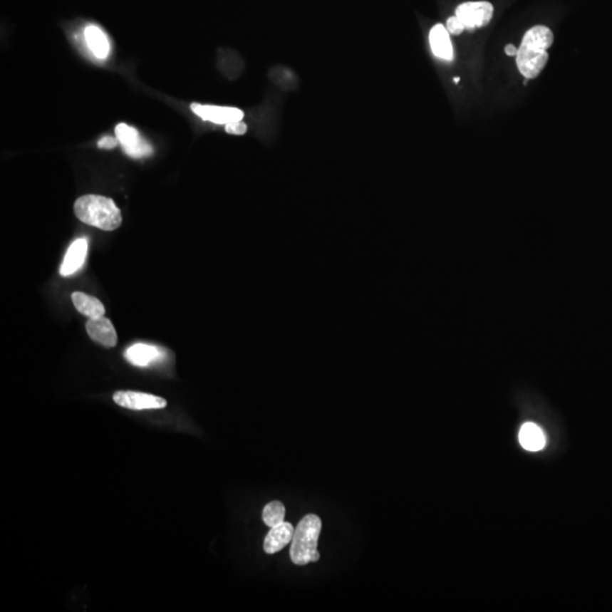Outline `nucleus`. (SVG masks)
Returning <instances> with one entry per match:
<instances>
[{
  "mask_svg": "<svg viewBox=\"0 0 612 612\" xmlns=\"http://www.w3.org/2000/svg\"><path fill=\"white\" fill-rule=\"evenodd\" d=\"M446 28L449 33L454 34V36H458V34L462 33V32L465 30V25H464L463 22H462L456 15H455V16L450 17V19H448V21H447Z\"/></svg>",
  "mask_w": 612,
  "mask_h": 612,
  "instance_id": "a211bd4d",
  "label": "nucleus"
},
{
  "mask_svg": "<svg viewBox=\"0 0 612 612\" xmlns=\"http://www.w3.org/2000/svg\"><path fill=\"white\" fill-rule=\"evenodd\" d=\"M286 508L283 502H271L264 507L262 519L266 527H274L285 522Z\"/></svg>",
  "mask_w": 612,
  "mask_h": 612,
  "instance_id": "f3484780",
  "label": "nucleus"
},
{
  "mask_svg": "<svg viewBox=\"0 0 612 612\" xmlns=\"http://www.w3.org/2000/svg\"><path fill=\"white\" fill-rule=\"evenodd\" d=\"M321 529V519L313 514L305 516L299 522L291 546V559L295 565L304 566L318 561L320 554L316 546Z\"/></svg>",
  "mask_w": 612,
  "mask_h": 612,
  "instance_id": "7ed1b4c3",
  "label": "nucleus"
},
{
  "mask_svg": "<svg viewBox=\"0 0 612 612\" xmlns=\"http://www.w3.org/2000/svg\"><path fill=\"white\" fill-rule=\"evenodd\" d=\"M454 81H455V83H458V82H460V78H455Z\"/></svg>",
  "mask_w": 612,
  "mask_h": 612,
  "instance_id": "4be33fe9",
  "label": "nucleus"
},
{
  "mask_svg": "<svg viewBox=\"0 0 612 612\" xmlns=\"http://www.w3.org/2000/svg\"><path fill=\"white\" fill-rule=\"evenodd\" d=\"M115 134L126 155L132 158H145L147 155H152V147L142 139L135 128L122 123L117 125Z\"/></svg>",
  "mask_w": 612,
  "mask_h": 612,
  "instance_id": "39448f33",
  "label": "nucleus"
},
{
  "mask_svg": "<svg viewBox=\"0 0 612 612\" xmlns=\"http://www.w3.org/2000/svg\"><path fill=\"white\" fill-rule=\"evenodd\" d=\"M191 109L203 120L214 123V124L226 125L228 123L239 122L244 117V113L241 109L233 108V107L192 103Z\"/></svg>",
  "mask_w": 612,
  "mask_h": 612,
  "instance_id": "0eeeda50",
  "label": "nucleus"
},
{
  "mask_svg": "<svg viewBox=\"0 0 612 612\" xmlns=\"http://www.w3.org/2000/svg\"><path fill=\"white\" fill-rule=\"evenodd\" d=\"M554 43V33L543 25H536L524 36L521 47L518 48L516 63L524 78H535L542 73L548 63L546 50Z\"/></svg>",
  "mask_w": 612,
  "mask_h": 612,
  "instance_id": "f257e3e1",
  "label": "nucleus"
},
{
  "mask_svg": "<svg viewBox=\"0 0 612 612\" xmlns=\"http://www.w3.org/2000/svg\"><path fill=\"white\" fill-rule=\"evenodd\" d=\"M125 358L133 365L145 368L164 360L165 352L158 346L135 343L125 352Z\"/></svg>",
  "mask_w": 612,
  "mask_h": 612,
  "instance_id": "1a4fd4ad",
  "label": "nucleus"
},
{
  "mask_svg": "<svg viewBox=\"0 0 612 612\" xmlns=\"http://www.w3.org/2000/svg\"><path fill=\"white\" fill-rule=\"evenodd\" d=\"M269 75L270 80L283 91H295L299 88V78L289 67L278 65L270 71Z\"/></svg>",
  "mask_w": 612,
  "mask_h": 612,
  "instance_id": "dca6fc26",
  "label": "nucleus"
},
{
  "mask_svg": "<svg viewBox=\"0 0 612 612\" xmlns=\"http://www.w3.org/2000/svg\"><path fill=\"white\" fill-rule=\"evenodd\" d=\"M295 529L291 523L284 522L277 527H271L264 540V551L268 554H277L283 550L294 538Z\"/></svg>",
  "mask_w": 612,
  "mask_h": 612,
  "instance_id": "9b49d317",
  "label": "nucleus"
},
{
  "mask_svg": "<svg viewBox=\"0 0 612 612\" xmlns=\"http://www.w3.org/2000/svg\"><path fill=\"white\" fill-rule=\"evenodd\" d=\"M86 45L92 53L100 59H105L109 53V41L107 36L95 25H90L84 31Z\"/></svg>",
  "mask_w": 612,
  "mask_h": 612,
  "instance_id": "2eb2a0df",
  "label": "nucleus"
},
{
  "mask_svg": "<svg viewBox=\"0 0 612 612\" xmlns=\"http://www.w3.org/2000/svg\"><path fill=\"white\" fill-rule=\"evenodd\" d=\"M85 328L92 341L108 348L116 346V330L114 324L105 316L90 318L89 321L86 322Z\"/></svg>",
  "mask_w": 612,
  "mask_h": 612,
  "instance_id": "6e6552de",
  "label": "nucleus"
},
{
  "mask_svg": "<svg viewBox=\"0 0 612 612\" xmlns=\"http://www.w3.org/2000/svg\"><path fill=\"white\" fill-rule=\"evenodd\" d=\"M430 45L435 57L443 61H452L454 58V49L449 32L442 24L435 25L430 32Z\"/></svg>",
  "mask_w": 612,
  "mask_h": 612,
  "instance_id": "f8f14e48",
  "label": "nucleus"
},
{
  "mask_svg": "<svg viewBox=\"0 0 612 612\" xmlns=\"http://www.w3.org/2000/svg\"><path fill=\"white\" fill-rule=\"evenodd\" d=\"M492 15L493 6L488 1L462 4L456 9V16L463 22L465 28H470V30L488 25L492 19Z\"/></svg>",
  "mask_w": 612,
  "mask_h": 612,
  "instance_id": "20e7f679",
  "label": "nucleus"
},
{
  "mask_svg": "<svg viewBox=\"0 0 612 612\" xmlns=\"http://www.w3.org/2000/svg\"><path fill=\"white\" fill-rule=\"evenodd\" d=\"M224 130L227 132L228 134H233V135H244L247 133V126L245 123L242 122H233L228 123L224 126Z\"/></svg>",
  "mask_w": 612,
  "mask_h": 612,
  "instance_id": "6ab92c4d",
  "label": "nucleus"
},
{
  "mask_svg": "<svg viewBox=\"0 0 612 612\" xmlns=\"http://www.w3.org/2000/svg\"><path fill=\"white\" fill-rule=\"evenodd\" d=\"M72 301L75 308L88 318H93L105 316V306L97 297L90 296L81 291H75L72 294Z\"/></svg>",
  "mask_w": 612,
  "mask_h": 612,
  "instance_id": "ddd939ff",
  "label": "nucleus"
},
{
  "mask_svg": "<svg viewBox=\"0 0 612 612\" xmlns=\"http://www.w3.org/2000/svg\"><path fill=\"white\" fill-rule=\"evenodd\" d=\"M113 398L117 405L128 410H161L167 406L166 399L138 391H117Z\"/></svg>",
  "mask_w": 612,
  "mask_h": 612,
  "instance_id": "423d86ee",
  "label": "nucleus"
},
{
  "mask_svg": "<svg viewBox=\"0 0 612 612\" xmlns=\"http://www.w3.org/2000/svg\"><path fill=\"white\" fill-rule=\"evenodd\" d=\"M504 53H506V55L510 56V57H515V56H517L518 49L514 45H508L504 48Z\"/></svg>",
  "mask_w": 612,
  "mask_h": 612,
  "instance_id": "412c9836",
  "label": "nucleus"
},
{
  "mask_svg": "<svg viewBox=\"0 0 612 612\" xmlns=\"http://www.w3.org/2000/svg\"><path fill=\"white\" fill-rule=\"evenodd\" d=\"M118 142L120 141L117 139H114V138L105 136V138H103V139L98 142V147H99L100 149H113V147H117Z\"/></svg>",
  "mask_w": 612,
  "mask_h": 612,
  "instance_id": "aec40b11",
  "label": "nucleus"
},
{
  "mask_svg": "<svg viewBox=\"0 0 612 612\" xmlns=\"http://www.w3.org/2000/svg\"><path fill=\"white\" fill-rule=\"evenodd\" d=\"M519 442L529 452H539L546 446V435L534 423H525L519 431Z\"/></svg>",
  "mask_w": 612,
  "mask_h": 612,
  "instance_id": "4468645a",
  "label": "nucleus"
},
{
  "mask_svg": "<svg viewBox=\"0 0 612 612\" xmlns=\"http://www.w3.org/2000/svg\"><path fill=\"white\" fill-rule=\"evenodd\" d=\"M75 216L81 222L99 229L111 232L122 224L123 217L113 199L101 195H84L76 199Z\"/></svg>",
  "mask_w": 612,
  "mask_h": 612,
  "instance_id": "f03ea898",
  "label": "nucleus"
},
{
  "mask_svg": "<svg viewBox=\"0 0 612 612\" xmlns=\"http://www.w3.org/2000/svg\"><path fill=\"white\" fill-rule=\"evenodd\" d=\"M88 239H78L73 242L70 249H67L66 255H65L64 262L61 264V272L63 277H68L72 276L75 272L83 266L85 262L86 255H88Z\"/></svg>",
  "mask_w": 612,
  "mask_h": 612,
  "instance_id": "9d476101",
  "label": "nucleus"
}]
</instances>
